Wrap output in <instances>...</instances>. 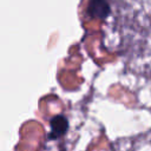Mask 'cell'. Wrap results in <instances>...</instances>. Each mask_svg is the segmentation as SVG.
<instances>
[{"label":"cell","mask_w":151,"mask_h":151,"mask_svg":"<svg viewBox=\"0 0 151 151\" xmlns=\"http://www.w3.org/2000/svg\"><path fill=\"white\" fill-rule=\"evenodd\" d=\"M111 13V7L107 0H88L86 14L91 19L105 20Z\"/></svg>","instance_id":"1"},{"label":"cell","mask_w":151,"mask_h":151,"mask_svg":"<svg viewBox=\"0 0 151 151\" xmlns=\"http://www.w3.org/2000/svg\"><path fill=\"white\" fill-rule=\"evenodd\" d=\"M70 123L64 114H57L50 119V133L48 139H59L68 131Z\"/></svg>","instance_id":"2"}]
</instances>
